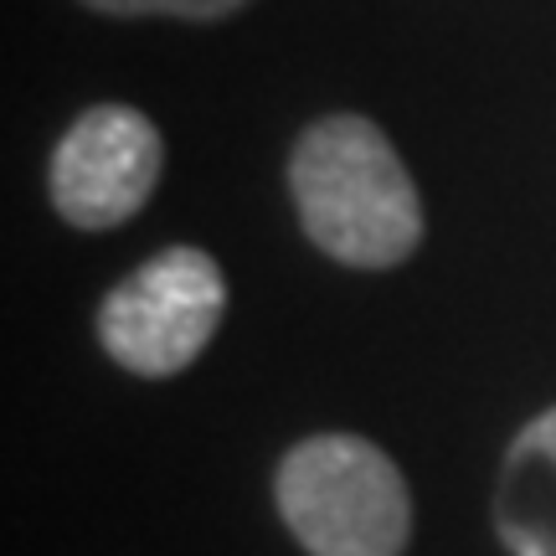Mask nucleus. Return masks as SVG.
Returning a JSON list of instances; mask_svg holds the SVG:
<instances>
[{
	"label": "nucleus",
	"mask_w": 556,
	"mask_h": 556,
	"mask_svg": "<svg viewBox=\"0 0 556 556\" xmlns=\"http://www.w3.org/2000/svg\"><path fill=\"white\" fill-rule=\"evenodd\" d=\"M99 16H176V21H227L248 0H78Z\"/></svg>",
	"instance_id": "423d86ee"
},
{
	"label": "nucleus",
	"mask_w": 556,
	"mask_h": 556,
	"mask_svg": "<svg viewBox=\"0 0 556 556\" xmlns=\"http://www.w3.org/2000/svg\"><path fill=\"white\" fill-rule=\"evenodd\" d=\"M165 139L129 103H93L62 129L47 160V197L67 227L114 232L155 197Z\"/></svg>",
	"instance_id": "20e7f679"
},
{
	"label": "nucleus",
	"mask_w": 556,
	"mask_h": 556,
	"mask_svg": "<svg viewBox=\"0 0 556 556\" xmlns=\"http://www.w3.org/2000/svg\"><path fill=\"white\" fill-rule=\"evenodd\" d=\"M289 201L299 232L325 258L387 274L422 248L428 212L397 144L366 114H319L289 150Z\"/></svg>",
	"instance_id": "f257e3e1"
},
{
	"label": "nucleus",
	"mask_w": 556,
	"mask_h": 556,
	"mask_svg": "<svg viewBox=\"0 0 556 556\" xmlns=\"http://www.w3.org/2000/svg\"><path fill=\"white\" fill-rule=\"evenodd\" d=\"M495 536L510 556H556V402L505 448L495 479Z\"/></svg>",
	"instance_id": "39448f33"
},
{
	"label": "nucleus",
	"mask_w": 556,
	"mask_h": 556,
	"mask_svg": "<svg viewBox=\"0 0 556 556\" xmlns=\"http://www.w3.org/2000/svg\"><path fill=\"white\" fill-rule=\"evenodd\" d=\"M222 319H227L222 263L206 248L176 242V248H160L139 268H129L103 294L93 336H99L103 356L124 366L129 377L160 381L197 366Z\"/></svg>",
	"instance_id": "7ed1b4c3"
},
{
	"label": "nucleus",
	"mask_w": 556,
	"mask_h": 556,
	"mask_svg": "<svg viewBox=\"0 0 556 556\" xmlns=\"http://www.w3.org/2000/svg\"><path fill=\"white\" fill-rule=\"evenodd\" d=\"M274 505L309 556H402L413 541V490L361 433L299 438L274 469Z\"/></svg>",
	"instance_id": "f03ea898"
}]
</instances>
